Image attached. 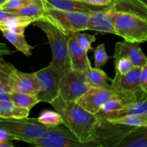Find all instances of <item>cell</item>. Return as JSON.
Segmentation results:
<instances>
[{"mask_svg":"<svg viewBox=\"0 0 147 147\" xmlns=\"http://www.w3.org/2000/svg\"><path fill=\"white\" fill-rule=\"evenodd\" d=\"M30 110L22 107L12 100L0 102V118L3 119H25L28 118Z\"/></svg>","mask_w":147,"mask_h":147,"instance_id":"obj_17","label":"cell"},{"mask_svg":"<svg viewBox=\"0 0 147 147\" xmlns=\"http://www.w3.org/2000/svg\"><path fill=\"white\" fill-rule=\"evenodd\" d=\"M46 7L69 11H83L89 13L92 10L100 9L103 7H96L76 0H44Z\"/></svg>","mask_w":147,"mask_h":147,"instance_id":"obj_15","label":"cell"},{"mask_svg":"<svg viewBox=\"0 0 147 147\" xmlns=\"http://www.w3.org/2000/svg\"><path fill=\"white\" fill-rule=\"evenodd\" d=\"M50 105L61 115L63 124L82 143L96 144L98 123L96 115L89 113L76 101H67L60 97L55 99Z\"/></svg>","mask_w":147,"mask_h":147,"instance_id":"obj_1","label":"cell"},{"mask_svg":"<svg viewBox=\"0 0 147 147\" xmlns=\"http://www.w3.org/2000/svg\"><path fill=\"white\" fill-rule=\"evenodd\" d=\"M73 35L76 38V42L78 44V45L80 47H82L83 50L87 52L93 50L92 44L96 40L95 34H88V33L79 32L75 33Z\"/></svg>","mask_w":147,"mask_h":147,"instance_id":"obj_27","label":"cell"},{"mask_svg":"<svg viewBox=\"0 0 147 147\" xmlns=\"http://www.w3.org/2000/svg\"><path fill=\"white\" fill-rule=\"evenodd\" d=\"M34 0H7L4 5L1 6V9L9 11H16L31 4Z\"/></svg>","mask_w":147,"mask_h":147,"instance_id":"obj_30","label":"cell"},{"mask_svg":"<svg viewBox=\"0 0 147 147\" xmlns=\"http://www.w3.org/2000/svg\"><path fill=\"white\" fill-rule=\"evenodd\" d=\"M141 70L142 67H134L126 75L116 72L114 78L111 83L112 90L127 103L147 99V95L140 86Z\"/></svg>","mask_w":147,"mask_h":147,"instance_id":"obj_4","label":"cell"},{"mask_svg":"<svg viewBox=\"0 0 147 147\" xmlns=\"http://www.w3.org/2000/svg\"><path fill=\"white\" fill-rule=\"evenodd\" d=\"M10 94H11V99L12 101H14L19 106L28 109L30 110H31L34 106L40 102L37 96L29 94V93L11 91Z\"/></svg>","mask_w":147,"mask_h":147,"instance_id":"obj_25","label":"cell"},{"mask_svg":"<svg viewBox=\"0 0 147 147\" xmlns=\"http://www.w3.org/2000/svg\"><path fill=\"white\" fill-rule=\"evenodd\" d=\"M126 103H127L123 99L119 97L113 98L109 100L103 105L100 111L96 115L98 121L107 120L111 115L121 109Z\"/></svg>","mask_w":147,"mask_h":147,"instance_id":"obj_23","label":"cell"},{"mask_svg":"<svg viewBox=\"0 0 147 147\" xmlns=\"http://www.w3.org/2000/svg\"><path fill=\"white\" fill-rule=\"evenodd\" d=\"M139 44L126 40L116 42L113 54L114 60L121 57H126L130 59L134 67H143L147 63V57Z\"/></svg>","mask_w":147,"mask_h":147,"instance_id":"obj_12","label":"cell"},{"mask_svg":"<svg viewBox=\"0 0 147 147\" xmlns=\"http://www.w3.org/2000/svg\"><path fill=\"white\" fill-rule=\"evenodd\" d=\"M109 59V57L106 52L105 44L101 43L98 45L94 50L95 67L100 68V67L106 65Z\"/></svg>","mask_w":147,"mask_h":147,"instance_id":"obj_28","label":"cell"},{"mask_svg":"<svg viewBox=\"0 0 147 147\" xmlns=\"http://www.w3.org/2000/svg\"><path fill=\"white\" fill-rule=\"evenodd\" d=\"M119 146L147 147V127L137 128L123 141Z\"/></svg>","mask_w":147,"mask_h":147,"instance_id":"obj_22","label":"cell"},{"mask_svg":"<svg viewBox=\"0 0 147 147\" xmlns=\"http://www.w3.org/2000/svg\"><path fill=\"white\" fill-rule=\"evenodd\" d=\"M1 31L3 36L15 47L16 50L21 52L27 57L32 55V50L34 47L26 41L24 34H17L7 29L1 30Z\"/></svg>","mask_w":147,"mask_h":147,"instance_id":"obj_20","label":"cell"},{"mask_svg":"<svg viewBox=\"0 0 147 147\" xmlns=\"http://www.w3.org/2000/svg\"><path fill=\"white\" fill-rule=\"evenodd\" d=\"M47 9V18L67 34H75L87 30L89 13Z\"/></svg>","mask_w":147,"mask_h":147,"instance_id":"obj_7","label":"cell"},{"mask_svg":"<svg viewBox=\"0 0 147 147\" xmlns=\"http://www.w3.org/2000/svg\"><path fill=\"white\" fill-rule=\"evenodd\" d=\"M90 88L81 73L70 68L62 78L59 97L67 101H77Z\"/></svg>","mask_w":147,"mask_h":147,"instance_id":"obj_10","label":"cell"},{"mask_svg":"<svg viewBox=\"0 0 147 147\" xmlns=\"http://www.w3.org/2000/svg\"><path fill=\"white\" fill-rule=\"evenodd\" d=\"M115 70L116 72L121 75H126L131 71L134 65L129 58L126 57H121L115 60Z\"/></svg>","mask_w":147,"mask_h":147,"instance_id":"obj_29","label":"cell"},{"mask_svg":"<svg viewBox=\"0 0 147 147\" xmlns=\"http://www.w3.org/2000/svg\"><path fill=\"white\" fill-rule=\"evenodd\" d=\"M98 147L119 146L129 135L137 129L126 125L113 123L107 120L98 121Z\"/></svg>","mask_w":147,"mask_h":147,"instance_id":"obj_9","label":"cell"},{"mask_svg":"<svg viewBox=\"0 0 147 147\" xmlns=\"http://www.w3.org/2000/svg\"><path fill=\"white\" fill-rule=\"evenodd\" d=\"M0 70L7 73L12 91L29 93L37 96L40 91V83L34 73H23L16 69L12 65L1 59Z\"/></svg>","mask_w":147,"mask_h":147,"instance_id":"obj_8","label":"cell"},{"mask_svg":"<svg viewBox=\"0 0 147 147\" xmlns=\"http://www.w3.org/2000/svg\"><path fill=\"white\" fill-rule=\"evenodd\" d=\"M140 86L142 90L147 95V63L142 67L140 73Z\"/></svg>","mask_w":147,"mask_h":147,"instance_id":"obj_33","label":"cell"},{"mask_svg":"<svg viewBox=\"0 0 147 147\" xmlns=\"http://www.w3.org/2000/svg\"><path fill=\"white\" fill-rule=\"evenodd\" d=\"M11 92H0V102H5L11 100Z\"/></svg>","mask_w":147,"mask_h":147,"instance_id":"obj_34","label":"cell"},{"mask_svg":"<svg viewBox=\"0 0 147 147\" xmlns=\"http://www.w3.org/2000/svg\"><path fill=\"white\" fill-rule=\"evenodd\" d=\"M11 135L6 129L0 127V147H14Z\"/></svg>","mask_w":147,"mask_h":147,"instance_id":"obj_31","label":"cell"},{"mask_svg":"<svg viewBox=\"0 0 147 147\" xmlns=\"http://www.w3.org/2000/svg\"><path fill=\"white\" fill-rule=\"evenodd\" d=\"M107 121L113 123L126 125V126H131L134 127H147V113L128 115V116H124L117 118V119Z\"/></svg>","mask_w":147,"mask_h":147,"instance_id":"obj_24","label":"cell"},{"mask_svg":"<svg viewBox=\"0 0 147 147\" xmlns=\"http://www.w3.org/2000/svg\"><path fill=\"white\" fill-rule=\"evenodd\" d=\"M34 22L35 20L31 17L13 14L4 22H0V30L7 29L17 34H24L26 27Z\"/></svg>","mask_w":147,"mask_h":147,"instance_id":"obj_18","label":"cell"},{"mask_svg":"<svg viewBox=\"0 0 147 147\" xmlns=\"http://www.w3.org/2000/svg\"><path fill=\"white\" fill-rule=\"evenodd\" d=\"M96 7H106L110 6L115 0H76Z\"/></svg>","mask_w":147,"mask_h":147,"instance_id":"obj_32","label":"cell"},{"mask_svg":"<svg viewBox=\"0 0 147 147\" xmlns=\"http://www.w3.org/2000/svg\"><path fill=\"white\" fill-rule=\"evenodd\" d=\"M81 74L90 87L111 89L109 81L112 82L113 79H111V78L99 67H91L88 70Z\"/></svg>","mask_w":147,"mask_h":147,"instance_id":"obj_16","label":"cell"},{"mask_svg":"<svg viewBox=\"0 0 147 147\" xmlns=\"http://www.w3.org/2000/svg\"><path fill=\"white\" fill-rule=\"evenodd\" d=\"M116 97L119 96L111 88L90 87L76 102L89 113L96 115L106 102Z\"/></svg>","mask_w":147,"mask_h":147,"instance_id":"obj_11","label":"cell"},{"mask_svg":"<svg viewBox=\"0 0 147 147\" xmlns=\"http://www.w3.org/2000/svg\"><path fill=\"white\" fill-rule=\"evenodd\" d=\"M33 24L42 30L47 36L52 51L50 64L57 67H70L68 53L70 34L65 32L47 17L36 20Z\"/></svg>","mask_w":147,"mask_h":147,"instance_id":"obj_2","label":"cell"},{"mask_svg":"<svg viewBox=\"0 0 147 147\" xmlns=\"http://www.w3.org/2000/svg\"><path fill=\"white\" fill-rule=\"evenodd\" d=\"M143 1H144V2L145 4H146L147 5V0H143Z\"/></svg>","mask_w":147,"mask_h":147,"instance_id":"obj_35","label":"cell"},{"mask_svg":"<svg viewBox=\"0 0 147 147\" xmlns=\"http://www.w3.org/2000/svg\"><path fill=\"white\" fill-rule=\"evenodd\" d=\"M87 30L116 34V28L108 7L100 9L92 10L89 12Z\"/></svg>","mask_w":147,"mask_h":147,"instance_id":"obj_13","label":"cell"},{"mask_svg":"<svg viewBox=\"0 0 147 147\" xmlns=\"http://www.w3.org/2000/svg\"><path fill=\"white\" fill-rule=\"evenodd\" d=\"M147 113V99L140 100V101L133 102V103H126L121 109L115 112L111 115L107 120L117 119L128 115L139 114V113Z\"/></svg>","mask_w":147,"mask_h":147,"instance_id":"obj_21","label":"cell"},{"mask_svg":"<svg viewBox=\"0 0 147 147\" xmlns=\"http://www.w3.org/2000/svg\"><path fill=\"white\" fill-rule=\"evenodd\" d=\"M37 120L40 123L49 127L63 124V120L61 115L56 111H43L37 118Z\"/></svg>","mask_w":147,"mask_h":147,"instance_id":"obj_26","label":"cell"},{"mask_svg":"<svg viewBox=\"0 0 147 147\" xmlns=\"http://www.w3.org/2000/svg\"><path fill=\"white\" fill-rule=\"evenodd\" d=\"M70 67H57L49 64L35 72L40 83V91L37 97L40 102L51 103L59 97L61 80Z\"/></svg>","mask_w":147,"mask_h":147,"instance_id":"obj_5","label":"cell"},{"mask_svg":"<svg viewBox=\"0 0 147 147\" xmlns=\"http://www.w3.org/2000/svg\"><path fill=\"white\" fill-rule=\"evenodd\" d=\"M69 59L70 68L79 73H84L91 67L88 52L78 45L73 34L69 40Z\"/></svg>","mask_w":147,"mask_h":147,"instance_id":"obj_14","label":"cell"},{"mask_svg":"<svg viewBox=\"0 0 147 147\" xmlns=\"http://www.w3.org/2000/svg\"><path fill=\"white\" fill-rule=\"evenodd\" d=\"M14 15H21L31 17L34 20H38L47 17V9L44 0H34L27 7L16 11H10Z\"/></svg>","mask_w":147,"mask_h":147,"instance_id":"obj_19","label":"cell"},{"mask_svg":"<svg viewBox=\"0 0 147 147\" xmlns=\"http://www.w3.org/2000/svg\"><path fill=\"white\" fill-rule=\"evenodd\" d=\"M40 147H97L95 144H83L64 124L50 127L47 133L30 144Z\"/></svg>","mask_w":147,"mask_h":147,"instance_id":"obj_6","label":"cell"},{"mask_svg":"<svg viewBox=\"0 0 147 147\" xmlns=\"http://www.w3.org/2000/svg\"><path fill=\"white\" fill-rule=\"evenodd\" d=\"M0 127L6 129L14 140L21 141L29 144L42 137L49 126L42 124L37 118L25 119H3L0 118Z\"/></svg>","mask_w":147,"mask_h":147,"instance_id":"obj_3","label":"cell"}]
</instances>
